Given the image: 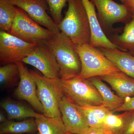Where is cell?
Segmentation results:
<instances>
[{
    "instance_id": "7c38bea8",
    "label": "cell",
    "mask_w": 134,
    "mask_h": 134,
    "mask_svg": "<svg viewBox=\"0 0 134 134\" xmlns=\"http://www.w3.org/2000/svg\"><path fill=\"white\" fill-rule=\"evenodd\" d=\"M62 118L67 131L75 134H84L89 129L86 119L75 105L64 95L59 101Z\"/></svg>"
},
{
    "instance_id": "6da1fadb",
    "label": "cell",
    "mask_w": 134,
    "mask_h": 134,
    "mask_svg": "<svg viewBox=\"0 0 134 134\" xmlns=\"http://www.w3.org/2000/svg\"><path fill=\"white\" fill-rule=\"evenodd\" d=\"M65 17L58 26L75 45L90 44L91 33L87 12L82 0H68Z\"/></svg>"
},
{
    "instance_id": "7402d4cb",
    "label": "cell",
    "mask_w": 134,
    "mask_h": 134,
    "mask_svg": "<svg viewBox=\"0 0 134 134\" xmlns=\"http://www.w3.org/2000/svg\"><path fill=\"white\" fill-rule=\"evenodd\" d=\"M16 8L11 0H0V29L9 32L14 20Z\"/></svg>"
},
{
    "instance_id": "d4e9b609",
    "label": "cell",
    "mask_w": 134,
    "mask_h": 134,
    "mask_svg": "<svg viewBox=\"0 0 134 134\" xmlns=\"http://www.w3.org/2000/svg\"><path fill=\"white\" fill-rule=\"evenodd\" d=\"M123 117V113L119 115L109 114L104 120L103 127L110 130L115 134L122 126Z\"/></svg>"
},
{
    "instance_id": "f546056e",
    "label": "cell",
    "mask_w": 134,
    "mask_h": 134,
    "mask_svg": "<svg viewBox=\"0 0 134 134\" xmlns=\"http://www.w3.org/2000/svg\"><path fill=\"white\" fill-rule=\"evenodd\" d=\"M8 119H7V117L5 116V114L2 112V111H1L0 113V122L3 123L7 121Z\"/></svg>"
},
{
    "instance_id": "ffe728a7",
    "label": "cell",
    "mask_w": 134,
    "mask_h": 134,
    "mask_svg": "<svg viewBox=\"0 0 134 134\" xmlns=\"http://www.w3.org/2000/svg\"><path fill=\"white\" fill-rule=\"evenodd\" d=\"M34 118H28L18 122L8 120L1 124L0 134L35 133L38 130L36 120Z\"/></svg>"
},
{
    "instance_id": "4fadbf2b",
    "label": "cell",
    "mask_w": 134,
    "mask_h": 134,
    "mask_svg": "<svg viewBox=\"0 0 134 134\" xmlns=\"http://www.w3.org/2000/svg\"><path fill=\"white\" fill-rule=\"evenodd\" d=\"M82 1L87 12L90 27L91 38L90 44L98 48H118L117 46L111 42L103 31L98 21L96 7L93 3L90 0Z\"/></svg>"
},
{
    "instance_id": "5bb4252c",
    "label": "cell",
    "mask_w": 134,
    "mask_h": 134,
    "mask_svg": "<svg viewBox=\"0 0 134 134\" xmlns=\"http://www.w3.org/2000/svg\"><path fill=\"white\" fill-rule=\"evenodd\" d=\"M98 48L120 71L134 79V55L118 48Z\"/></svg>"
},
{
    "instance_id": "4dcf8cb0",
    "label": "cell",
    "mask_w": 134,
    "mask_h": 134,
    "mask_svg": "<svg viewBox=\"0 0 134 134\" xmlns=\"http://www.w3.org/2000/svg\"><path fill=\"white\" fill-rule=\"evenodd\" d=\"M28 134H40L38 132V133H29Z\"/></svg>"
},
{
    "instance_id": "8fae6325",
    "label": "cell",
    "mask_w": 134,
    "mask_h": 134,
    "mask_svg": "<svg viewBox=\"0 0 134 134\" xmlns=\"http://www.w3.org/2000/svg\"><path fill=\"white\" fill-rule=\"evenodd\" d=\"M12 4L25 11L37 23L54 34L60 32L58 25L47 13L48 7L46 0H11Z\"/></svg>"
},
{
    "instance_id": "484cf974",
    "label": "cell",
    "mask_w": 134,
    "mask_h": 134,
    "mask_svg": "<svg viewBox=\"0 0 134 134\" xmlns=\"http://www.w3.org/2000/svg\"><path fill=\"white\" fill-rule=\"evenodd\" d=\"M115 134H134V110L123 113L122 126Z\"/></svg>"
},
{
    "instance_id": "7a4b0ae2",
    "label": "cell",
    "mask_w": 134,
    "mask_h": 134,
    "mask_svg": "<svg viewBox=\"0 0 134 134\" xmlns=\"http://www.w3.org/2000/svg\"><path fill=\"white\" fill-rule=\"evenodd\" d=\"M43 43L56 58L60 79L67 80L79 75L81 70V60L74 44L68 38L60 32Z\"/></svg>"
},
{
    "instance_id": "9c48e42d",
    "label": "cell",
    "mask_w": 134,
    "mask_h": 134,
    "mask_svg": "<svg viewBox=\"0 0 134 134\" xmlns=\"http://www.w3.org/2000/svg\"><path fill=\"white\" fill-rule=\"evenodd\" d=\"M22 62L35 67L48 79L60 78L59 70L56 58L43 42L38 43L33 51Z\"/></svg>"
},
{
    "instance_id": "d6986e66",
    "label": "cell",
    "mask_w": 134,
    "mask_h": 134,
    "mask_svg": "<svg viewBox=\"0 0 134 134\" xmlns=\"http://www.w3.org/2000/svg\"><path fill=\"white\" fill-rule=\"evenodd\" d=\"M75 105L85 117L90 127H103V122L106 116L113 113L103 105L85 107Z\"/></svg>"
},
{
    "instance_id": "e0dca14e",
    "label": "cell",
    "mask_w": 134,
    "mask_h": 134,
    "mask_svg": "<svg viewBox=\"0 0 134 134\" xmlns=\"http://www.w3.org/2000/svg\"><path fill=\"white\" fill-rule=\"evenodd\" d=\"M108 38L119 50L127 51L134 56V12L131 19L126 23L122 33L110 36Z\"/></svg>"
},
{
    "instance_id": "9a60e30c",
    "label": "cell",
    "mask_w": 134,
    "mask_h": 134,
    "mask_svg": "<svg viewBox=\"0 0 134 134\" xmlns=\"http://www.w3.org/2000/svg\"><path fill=\"white\" fill-rule=\"evenodd\" d=\"M99 77L108 83L120 97L125 99L134 96V79L121 71Z\"/></svg>"
},
{
    "instance_id": "5b68a950",
    "label": "cell",
    "mask_w": 134,
    "mask_h": 134,
    "mask_svg": "<svg viewBox=\"0 0 134 134\" xmlns=\"http://www.w3.org/2000/svg\"><path fill=\"white\" fill-rule=\"evenodd\" d=\"M36 82L39 99L43 105L44 115L62 118L59 101L64 96L56 79H48L33 70H30Z\"/></svg>"
},
{
    "instance_id": "2e32d148",
    "label": "cell",
    "mask_w": 134,
    "mask_h": 134,
    "mask_svg": "<svg viewBox=\"0 0 134 134\" xmlns=\"http://www.w3.org/2000/svg\"><path fill=\"white\" fill-rule=\"evenodd\" d=\"M2 108L5 110L9 120L25 119L37 118L43 115L34 111L29 106L20 101L7 98L1 103Z\"/></svg>"
},
{
    "instance_id": "f1b7e54d",
    "label": "cell",
    "mask_w": 134,
    "mask_h": 134,
    "mask_svg": "<svg viewBox=\"0 0 134 134\" xmlns=\"http://www.w3.org/2000/svg\"><path fill=\"white\" fill-rule=\"evenodd\" d=\"M132 13L134 12V0H120Z\"/></svg>"
},
{
    "instance_id": "8992f818",
    "label": "cell",
    "mask_w": 134,
    "mask_h": 134,
    "mask_svg": "<svg viewBox=\"0 0 134 134\" xmlns=\"http://www.w3.org/2000/svg\"><path fill=\"white\" fill-rule=\"evenodd\" d=\"M26 42L38 43L48 41L54 34L40 26L23 10L17 8L15 17L9 32Z\"/></svg>"
},
{
    "instance_id": "603a6c76",
    "label": "cell",
    "mask_w": 134,
    "mask_h": 134,
    "mask_svg": "<svg viewBox=\"0 0 134 134\" xmlns=\"http://www.w3.org/2000/svg\"><path fill=\"white\" fill-rule=\"evenodd\" d=\"M20 80L19 68L16 63H10L0 67V84L4 88L16 85Z\"/></svg>"
},
{
    "instance_id": "1f68e13d",
    "label": "cell",
    "mask_w": 134,
    "mask_h": 134,
    "mask_svg": "<svg viewBox=\"0 0 134 134\" xmlns=\"http://www.w3.org/2000/svg\"><path fill=\"white\" fill-rule=\"evenodd\" d=\"M69 134H73V133H69Z\"/></svg>"
},
{
    "instance_id": "277c9868",
    "label": "cell",
    "mask_w": 134,
    "mask_h": 134,
    "mask_svg": "<svg viewBox=\"0 0 134 134\" xmlns=\"http://www.w3.org/2000/svg\"><path fill=\"white\" fill-rule=\"evenodd\" d=\"M63 93L78 106L103 105V100L98 90L88 79L79 76L67 80L56 79Z\"/></svg>"
},
{
    "instance_id": "ba28073f",
    "label": "cell",
    "mask_w": 134,
    "mask_h": 134,
    "mask_svg": "<svg viewBox=\"0 0 134 134\" xmlns=\"http://www.w3.org/2000/svg\"><path fill=\"white\" fill-rule=\"evenodd\" d=\"M90 1L97 9L98 18L104 32L111 29L116 23H126L131 19L132 13L122 4L113 0Z\"/></svg>"
},
{
    "instance_id": "83f0119b",
    "label": "cell",
    "mask_w": 134,
    "mask_h": 134,
    "mask_svg": "<svg viewBox=\"0 0 134 134\" xmlns=\"http://www.w3.org/2000/svg\"><path fill=\"white\" fill-rule=\"evenodd\" d=\"M84 134H114L110 130L104 127H90Z\"/></svg>"
},
{
    "instance_id": "4316f807",
    "label": "cell",
    "mask_w": 134,
    "mask_h": 134,
    "mask_svg": "<svg viewBox=\"0 0 134 134\" xmlns=\"http://www.w3.org/2000/svg\"><path fill=\"white\" fill-rule=\"evenodd\" d=\"M134 110V96L128 97L124 99L122 105L115 111V112L127 111Z\"/></svg>"
},
{
    "instance_id": "3957f363",
    "label": "cell",
    "mask_w": 134,
    "mask_h": 134,
    "mask_svg": "<svg viewBox=\"0 0 134 134\" xmlns=\"http://www.w3.org/2000/svg\"><path fill=\"white\" fill-rule=\"evenodd\" d=\"M74 45L81 63L79 76L88 79L120 72L98 48L89 44Z\"/></svg>"
},
{
    "instance_id": "ac0fdd59",
    "label": "cell",
    "mask_w": 134,
    "mask_h": 134,
    "mask_svg": "<svg viewBox=\"0 0 134 134\" xmlns=\"http://www.w3.org/2000/svg\"><path fill=\"white\" fill-rule=\"evenodd\" d=\"M89 80L98 90L103 100V105L108 108L113 113L119 108L124 102V99L115 95L111 89L99 77H94Z\"/></svg>"
},
{
    "instance_id": "52a82bcc",
    "label": "cell",
    "mask_w": 134,
    "mask_h": 134,
    "mask_svg": "<svg viewBox=\"0 0 134 134\" xmlns=\"http://www.w3.org/2000/svg\"><path fill=\"white\" fill-rule=\"evenodd\" d=\"M37 43H28L8 32L0 31V62L3 65L22 62Z\"/></svg>"
},
{
    "instance_id": "cb8c5ba5",
    "label": "cell",
    "mask_w": 134,
    "mask_h": 134,
    "mask_svg": "<svg viewBox=\"0 0 134 134\" xmlns=\"http://www.w3.org/2000/svg\"><path fill=\"white\" fill-rule=\"evenodd\" d=\"M52 18L56 24L59 25L63 19L62 12L68 0H46Z\"/></svg>"
},
{
    "instance_id": "44dd1931",
    "label": "cell",
    "mask_w": 134,
    "mask_h": 134,
    "mask_svg": "<svg viewBox=\"0 0 134 134\" xmlns=\"http://www.w3.org/2000/svg\"><path fill=\"white\" fill-rule=\"evenodd\" d=\"M40 134H69L62 118L46 117L43 114L35 119Z\"/></svg>"
},
{
    "instance_id": "30bf717a",
    "label": "cell",
    "mask_w": 134,
    "mask_h": 134,
    "mask_svg": "<svg viewBox=\"0 0 134 134\" xmlns=\"http://www.w3.org/2000/svg\"><path fill=\"white\" fill-rule=\"evenodd\" d=\"M16 64L19 68L20 80L14 95L18 99L26 100L36 111L43 114L44 109L38 96L37 85L30 70L22 62Z\"/></svg>"
}]
</instances>
